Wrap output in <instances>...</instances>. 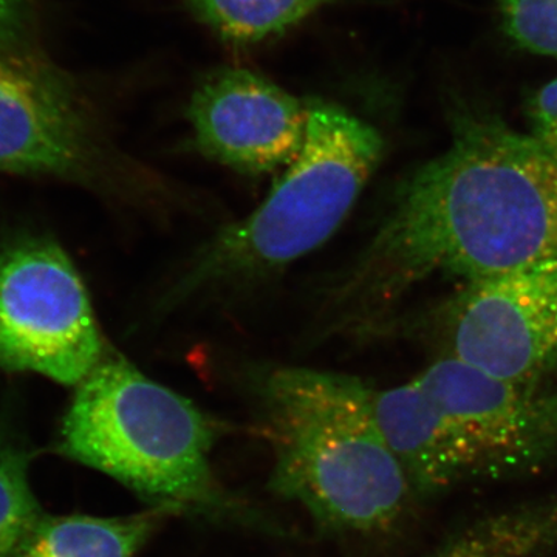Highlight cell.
Segmentation results:
<instances>
[{"label": "cell", "mask_w": 557, "mask_h": 557, "mask_svg": "<svg viewBox=\"0 0 557 557\" xmlns=\"http://www.w3.org/2000/svg\"><path fill=\"white\" fill-rule=\"evenodd\" d=\"M369 398L381 437L416 496L485 478L478 443L416 380L397 387H370Z\"/></svg>", "instance_id": "30bf717a"}, {"label": "cell", "mask_w": 557, "mask_h": 557, "mask_svg": "<svg viewBox=\"0 0 557 557\" xmlns=\"http://www.w3.org/2000/svg\"><path fill=\"white\" fill-rule=\"evenodd\" d=\"M368 384L343 373L273 370L260 387L274 450L270 487L325 530H392L416 496L381 437Z\"/></svg>", "instance_id": "7a4b0ae2"}, {"label": "cell", "mask_w": 557, "mask_h": 557, "mask_svg": "<svg viewBox=\"0 0 557 557\" xmlns=\"http://www.w3.org/2000/svg\"><path fill=\"white\" fill-rule=\"evenodd\" d=\"M309 102L248 69L212 70L190 97L188 119L207 159L242 174L285 170L306 139Z\"/></svg>", "instance_id": "ba28073f"}, {"label": "cell", "mask_w": 557, "mask_h": 557, "mask_svg": "<svg viewBox=\"0 0 557 557\" xmlns=\"http://www.w3.org/2000/svg\"><path fill=\"white\" fill-rule=\"evenodd\" d=\"M325 0H186L193 16L219 38L251 46L284 35Z\"/></svg>", "instance_id": "4fadbf2b"}, {"label": "cell", "mask_w": 557, "mask_h": 557, "mask_svg": "<svg viewBox=\"0 0 557 557\" xmlns=\"http://www.w3.org/2000/svg\"><path fill=\"white\" fill-rule=\"evenodd\" d=\"M172 516L161 508L123 518L44 512L16 557H135Z\"/></svg>", "instance_id": "8fae6325"}, {"label": "cell", "mask_w": 557, "mask_h": 557, "mask_svg": "<svg viewBox=\"0 0 557 557\" xmlns=\"http://www.w3.org/2000/svg\"><path fill=\"white\" fill-rule=\"evenodd\" d=\"M413 380L478 443L485 478L527 471L557 453V388L493 379L449 357Z\"/></svg>", "instance_id": "9c48e42d"}, {"label": "cell", "mask_w": 557, "mask_h": 557, "mask_svg": "<svg viewBox=\"0 0 557 557\" xmlns=\"http://www.w3.org/2000/svg\"><path fill=\"white\" fill-rule=\"evenodd\" d=\"M89 293L60 245L0 248V370L78 386L106 355Z\"/></svg>", "instance_id": "8992f818"}, {"label": "cell", "mask_w": 557, "mask_h": 557, "mask_svg": "<svg viewBox=\"0 0 557 557\" xmlns=\"http://www.w3.org/2000/svg\"><path fill=\"white\" fill-rule=\"evenodd\" d=\"M448 355L493 379L537 384L557 370V258L463 284L445 307Z\"/></svg>", "instance_id": "52a82bcc"}, {"label": "cell", "mask_w": 557, "mask_h": 557, "mask_svg": "<svg viewBox=\"0 0 557 557\" xmlns=\"http://www.w3.org/2000/svg\"><path fill=\"white\" fill-rule=\"evenodd\" d=\"M75 76L42 50H0V174L58 178L98 193L135 188Z\"/></svg>", "instance_id": "5b68a950"}, {"label": "cell", "mask_w": 557, "mask_h": 557, "mask_svg": "<svg viewBox=\"0 0 557 557\" xmlns=\"http://www.w3.org/2000/svg\"><path fill=\"white\" fill-rule=\"evenodd\" d=\"M30 454L0 438V557H16L44 511L30 480Z\"/></svg>", "instance_id": "5bb4252c"}, {"label": "cell", "mask_w": 557, "mask_h": 557, "mask_svg": "<svg viewBox=\"0 0 557 557\" xmlns=\"http://www.w3.org/2000/svg\"><path fill=\"white\" fill-rule=\"evenodd\" d=\"M376 127L332 102L310 101L306 139L269 196L223 226L180 270L164 295L170 309L239 292L281 273L338 231L379 170Z\"/></svg>", "instance_id": "277c9868"}, {"label": "cell", "mask_w": 557, "mask_h": 557, "mask_svg": "<svg viewBox=\"0 0 557 557\" xmlns=\"http://www.w3.org/2000/svg\"><path fill=\"white\" fill-rule=\"evenodd\" d=\"M509 46L557 61V0H491Z\"/></svg>", "instance_id": "9a60e30c"}, {"label": "cell", "mask_w": 557, "mask_h": 557, "mask_svg": "<svg viewBox=\"0 0 557 557\" xmlns=\"http://www.w3.org/2000/svg\"><path fill=\"white\" fill-rule=\"evenodd\" d=\"M219 424L190 399L106 351L62 418V457L109 475L149 508L249 522L212 469Z\"/></svg>", "instance_id": "3957f363"}, {"label": "cell", "mask_w": 557, "mask_h": 557, "mask_svg": "<svg viewBox=\"0 0 557 557\" xmlns=\"http://www.w3.org/2000/svg\"><path fill=\"white\" fill-rule=\"evenodd\" d=\"M557 548V496L472 523L424 557H542Z\"/></svg>", "instance_id": "7c38bea8"}, {"label": "cell", "mask_w": 557, "mask_h": 557, "mask_svg": "<svg viewBox=\"0 0 557 557\" xmlns=\"http://www.w3.org/2000/svg\"><path fill=\"white\" fill-rule=\"evenodd\" d=\"M35 0H0V50L38 49Z\"/></svg>", "instance_id": "2e32d148"}, {"label": "cell", "mask_w": 557, "mask_h": 557, "mask_svg": "<svg viewBox=\"0 0 557 557\" xmlns=\"http://www.w3.org/2000/svg\"><path fill=\"white\" fill-rule=\"evenodd\" d=\"M449 148L399 186L333 288L344 324L432 277L463 284L557 258V161L493 110L457 100Z\"/></svg>", "instance_id": "6da1fadb"}, {"label": "cell", "mask_w": 557, "mask_h": 557, "mask_svg": "<svg viewBox=\"0 0 557 557\" xmlns=\"http://www.w3.org/2000/svg\"><path fill=\"white\" fill-rule=\"evenodd\" d=\"M525 115L528 134L557 161V76L528 95Z\"/></svg>", "instance_id": "e0dca14e"}]
</instances>
